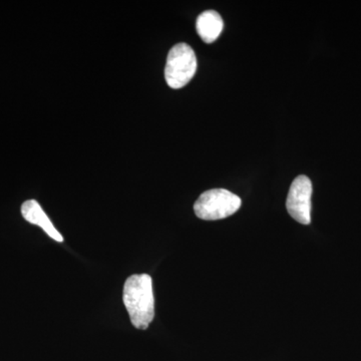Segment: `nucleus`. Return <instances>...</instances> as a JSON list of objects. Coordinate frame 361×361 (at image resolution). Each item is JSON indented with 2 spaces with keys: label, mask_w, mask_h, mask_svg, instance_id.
Returning a JSON list of instances; mask_svg holds the SVG:
<instances>
[{
  "label": "nucleus",
  "mask_w": 361,
  "mask_h": 361,
  "mask_svg": "<svg viewBox=\"0 0 361 361\" xmlns=\"http://www.w3.org/2000/svg\"><path fill=\"white\" fill-rule=\"evenodd\" d=\"M224 28V21L217 11H204L196 21V30L199 37L206 44H212L220 37Z\"/></svg>",
  "instance_id": "6"
},
{
  "label": "nucleus",
  "mask_w": 361,
  "mask_h": 361,
  "mask_svg": "<svg viewBox=\"0 0 361 361\" xmlns=\"http://www.w3.org/2000/svg\"><path fill=\"white\" fill-rule=\"evenodd\" d=\"M240 197L225 189L204 192L194 205L195 214L202 220L225 219L237 212L241 207Z\"/></svg>",
  "instance_id": "2"
},
{
  "label": "nucleus",
  "mask_w": 361,
  "mask_h": 361,
  "mask_svg": "<svg viewBox=\"0 0 361 361\" xmlns=\"http://www.w3.org/2000/svg\"><path fill=\"white\" fill-rule=\"evenodd\" d=\"M197 71V59L189 44L180 42L169 51L165 78L169 87L180 89L193 78Z\"/></svg>",
  "instance_id": "3"
},
{
  "label": "nucleus",
  "mask_w": 361,
  "mask_h": 361,
  "mask_svg": "<svg viewBox=\"0 0 361 361\" xmlns=\"http://www.w3.org/2000/svg\"><path fill=\"white\" fill-rule=\"evenodd\" d=\"M123 300L135 329H148L155 317L152 277L148 274H135L128 278L123 285Z\"/></svg>",
  "instance_id": "1"
},
{
  "label": "nucleus",
  "mask_w": 361,
  "mask_h": 361,
  "mask_svg": "<svg viewBox=\"0 0 361 361\" xmlns=\"http://www.w3.org/2000/svg\"><path fill=\"white\" fill-rule=\"evenodd\" d=\"M21 214L27 222L39 226L51 239L56 240V242L63 241V237L52 224L51 219L42 210L39 202L25 201L21 206Z\"/></svg>",
  "instance_id": "5"
},
{
  "label": "nucleus",
  "mask_w": 361,
  "mask_h": 361,
  "mask_svg": "<svg viewBox=\"0 0 361 361\" xmlns=\"http://www.w3.org/2000/svg\"><path fill=\"white\" fill-rule=\"evenodd\" d=\"M312 192V184L310 178L304 175L298 176L289 190L286 201L287 211L300 224H310Z\"/></svg>",
  "instance_id": "4"
}]
</instances>
